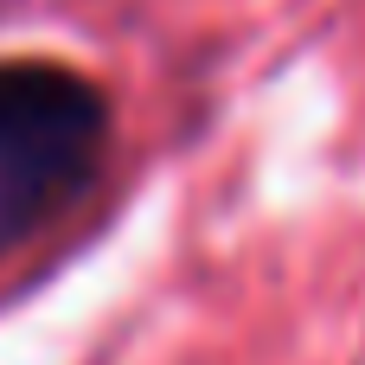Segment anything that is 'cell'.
I'll list each match as a JSON object with an SVG mask.
<instances>
[{"instance_id":"obj_1","label":"cell","mask_w":365,"mask_h":365,"mask_svg":"<svg viewBox=\"0 0 365 365\" xmlns=\"http://www.w3.org/2000/svg\"><path fill=\"white\" fill-rule=\"evenodd\" d=\"M103 128H109V103L83 71L45 58H6L0 64V225L13 231L64 186H77L83 167L96 160Z\"/></svg>"}]
</instances>
